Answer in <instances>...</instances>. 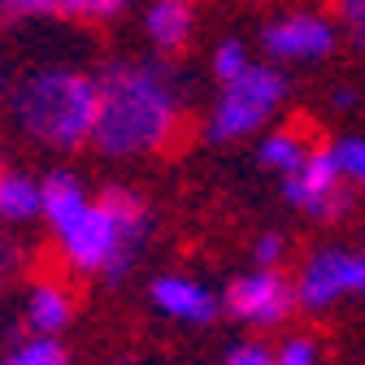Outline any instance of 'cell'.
<instances>
[{
	"mask_svg": "<svg viewBox=\"0 0 365 365\" xmlns=\"http://www.w3.org/2000/svg\"><path fill=\"white\" fill-rule=\"evenodd\" d=\"M226 365H279V361H274V348L269 344L240 339V344H231V352H226Z\"/></svg>",
	"mask_w": 365,
	"mask_h": 365,
	"instance_id": "obj_22",
	"label": "cell"
},
{
	"mask_svg": "<svg viewBox=\"0 0 365 365\" xmlns=\"http://www.w3.org/2000/svg\"><path fill=\"white\" fill-rule=\"evenodd\" d=\"M9 265H14V252H9L5 235H0V287H5V279H9Z\"/></svg>",
	"mask_w": 365,
	"mask_h": 365,
	"instance_id": "obj_24",
	"label": "cell"
},
{
	"mask_svg": "<svg viewBox=\"0 0 365 365\" xmlns=\"http://www.w3.org/2000/svg\"><path fill=\"white\" fill-rule=\"evenodd\" d=\"M39 182H43V226H48L53 240H57V235H66L70 226L91 209L96 196L87 192V182L74 170H48Z\"/></svg>",
	"mask_w": 365,
	"mask_h": 365,
	"instance_id": "obj_11",
	"label": "cell"
},
{
	"mask_svg": "<svg viewBox=\"0 0 365 365\" xmlns=\"http://www.w3.org/2000/svg\"><path fill=\"white\" fill-rule=\"evenodd\" d=\"M222 309L231 313V317H240L244 327L274 331V327H283L287 317L300 309L296 279H287L283 269H261V265H252L248 274H240V279L226 283Z\"/></svg>",
	"mask_w": 365,
	"mask_h": 365,
	"instance_id": "obj_5",
	"label": "cell"
},
{
	"mask_svg": "<svg viewBox=\"0 0 365 365\" xmlns=\"http://www.w3.org/2000/svg\"><path fill=\"white\" fill-rule=\"evenodd\" d=\"M66 18V0H0V26H26Z\"/></svg>",
	"mask_w": 365,
	"mask_h": 365,
	"instance_id": "obj_16",
	"label": "cell"
},
{
	"mask_svg": "<svg viewBox=\"0 0 365 365\" xmlns=\"http://www.w3.org/2000/svg\"><path fill=\"white\" fill-rule=\"evenodd\" d=\"M0 222L5 226H31L43 222V182L35 174L9 170L0 182Z\"/></svg>",
	"mask_w": 365,
	"mask_h": 365,
	"instance_id": "obj_13",
	"label": "cell"
},
{
	"mask_svg": "<svg viewBox=\"0 0 365 365\" xmlns=\"http://www.w3.org/2000/svg\"><path fill=\"white\" fill-rule=\"evenodd\" d=\"M153 226L157 217L144 192L126 187V182H109L70 231L57 235V252L74 274H96L105 283H122L140 265L153 240Z\"/></svg>",
	"mask_w": 365,
	"mask_h": 365,
	"instance_id": "obj_2",
	"label": "cell"
},
{
	"mask_svg": "<svg viewBox=\"0 0 365 365\" xmlns=\"http://www.w3.org/2000/svg\"><path fill=\"white\" fill-rule=\"evenodd\" d=\"M248 66H252V57H248V43L244 39H222L217 48H213V57H209V70H213L217 83H235Z\"/></svg>",
	"mask_w": 365,
	"mask_h": 365,
	"instance_id": "obj_17",
	"label": "cell"
},
{
	"mask_svg": "<svg viewBox=\"0 0 365 365\" xmlns=\"http://www.w3.org/2000/svg\"><path fill=\"white\" fill-rule=\"evenodd\" d=\"M252 265H261V269H279V261L287 257V240L279 235V231H261L257 240H252Z\"/></svg>",
	"mask_w": 365,
	"mask_h": 365,
	"instance_id": "obj_20",
	"label": "cell"
},
{
	"mask_svg": "<svg viewBox=\"0 0 365 365\" xmlns=\"http://www.w3.org/2000/svg\"><path fill=\"white\" fill-rule=\"evenodd\" d=\"M22 322L26 335H57L74 322V292L57 279H35L22 296Z\"/></svg>",
	"mask_w": 365,
	"mask_h": 365,
	"instance_id": "obj_10",
	"label": "cell"
},
{
	"mask_svg": "<svg viewBox=\"0 0 365 365\" xmlns=\"http://www.w3.org/2000/svg\"><path fill=\"white\" fill-rule=\"evenodd\" d=\"M339 14H344V26H348L352 43L365 48V0H339Z\"/></svg>",
	"mask_w": 365,
	"mask_h": 365,
	"instance_id": "obj_23",
	"label": "cell"
},
{
	"mask_svg": "<svg viewBox=\"0 0 365 365\" xmlns=\"http://www.w3.org/2000/svg\"><path fill=\"white\" fill-rule=\"evenodd\" d=\"M9 91H14V87H9V78H5V66H0V105H9Z\"/></svg>",
	"mask_w": 365,
	"mask_h": 365,
	"instance_id": "obj_26",
	"label": "cell"
},
{
	"mask_svg": "<svg viewBox=\"0 0 365 365\" xmlns=\"http://www.w3.org/2000/svg\"><path fill=\"white\" fill-rule=\"evenodd\" d=\"M365 296V252L352 248H317L296 274V300L304 313H327L331 304Z\"/></svg>",
	"mask_w": 365,
	"mask_h": 365,
	"instance_id": "obj_6",
	"label": "cell"
},
{
	"mask_svg": "<svg viewBox=\"0 0 365 365\" xmlns=\"http://www.w3.org/2000/svg\"><path fill=\"white\" fill-rule=\"evenodd\" d=\"M361 187H365V182H361Z\"/></svg>",
	"mask_w": 365,
	"mask_h": 365,
	"instance_id": "obj_29",
	"label": "cell"
},
{
	"mask_svg": "<svg viewBox=\"0 0 365 365\" xmlns=\"http://www.w3.org/2000/svg\"><path fill=\"white\" fill-rule=\"evenodd\" d=\"M113 365H140V361H135V356H118Z\"/></svg>",
	"mask_w": 365,
	"mask_h": 365,
	"instance_id": "obj_27",
	"label": "cell"
},
{
	"mask_svg": "<svg viewBox=\"0 0 365 365\" xmlns=\"http://www.w3.org/2000/svg\"><path fill=\"white\" fill-rule=\"evenodd\" d=\"M331 101H335V109H352V105H356V96H352V91H348V87H339V91H335V96H331Z\"/></svg>",
	"mask_w": 365,
	"mask_h": 365,
	"instance_id": "obj_25",
	"label": "cell"
},
{
	"mask_svg": "<svg viewBox=\"0 0 365 365\" xmlns=\"http://www.w3.org/2000/svg\"><path fill=\"white\" fill-rule=\"evenodd\" d=\"M0 365H74V361L57 335H26L22 344H14L0 356Z\"/></svg>",
	"mask_w": 365,
	"mask_h": 365,
	"instance_id": "obj_15",
	"label": "cell"
},
{
	"mask_svg": "<svg viewBox=\"0 0 365 365\" xmlns=\"http://www.w3.org/2000/svg\"><path fill=\"white\" fill-rule=\"evenodd\" d=\"M96 83H101V118L91 148L105 161L157 157L170 148L182 122L187 87L165 61L113 57L96 70Z\"/></svg>",
	"mask_w": 365,
	"mask_h": 365,
	"instance_id": "obj_1",
	"label": "cell"
},
{
	"mask_svg": "<svg viewBox=\"0 0 365 365\" xmlns=\"http://www.w3.org/2000/svg\"><path fill=\"white\" fill-rule=\"evenodd\" d=\"M335 26L322 14H287L261 31V48L274 66H300V61H322L335 53Z\"/></svg>",
	"mask_w": 365,
	"mask_h": 365,
	"instance_id": "obj_8",
	"label": "cell"
},
{
	"mask_svg": "<svg viewBox=\"0 0 365 365\" xmlns=\"http://www.w3.org/2000/svg\"><path fill=\"white\" fill-rule=\"evenodd\" d=\"M148 300L161 317L182 327H209L222 313V296H213L200 279H187V274H157L148 283Z\"/></svg>",
	"mask_w": 365,
	"mask_h": 365,
	"instance_id": "obj_9",
	"label": "cell"
},
{
	"mask_svg": "<svg viewBox=\"0 0 365 365\" xmlns=\"http://www.w3.org/2000/svg\"><path fill=\"white\" fill-rule=\"evenodd\" d=\"M274 361L279 365H317L322 356H317V344L309 335H292V339H283L274 348Z\"/></svg>",
	"mask_w": 365,
	"mask_h": 365,
	"instance_id": "obj_21",
	"label": "cell"
},
{
	"mask_svg": "<svg viewBox=\"0 0 365 365\" xmlns=\"http://www.w3.org/2000/svg\"><path fill=\"white\" fill-rule=\"evenodd\" d=\"M283 200L317 222H335L348 213V178L339 174L335 157H331V144L327 148H313L304 157L300 170H292L283 178Z\"/></svg>",
	"mask_w": 365,
	"mask_h": 365,
	"instance_id": "obj_7",
	"label": "cell"
},
{
	"mask_svg": "<svg viewBox=\"0 0 365 365\" xmlns=\"http://www.w3.org/2000/svg\"><path fill=\"white\" fill-rule=\"evenodd\" d=\"M9 118L31 144L48 153L91 148L101 118V83L74 66H39L9 91Z\"/></svg>",
	"mask_w": 365,
	"mask_h": 365,
	"instance_id": "obj_3",
	"label": "cell"
},
{
	"mask_svg": "<svg viewBox=\"0 0 365 365\" xmlns=\"http://www.w3.org/2000/svg\"><path fill=\"white\" fill-rule=\"evenodd\" d=\"M144 35L161 57L182 53L196 35V0H148Z\"/></svg>",
	"mask_w": 365,
	"mask_h": 365,
	"instance_id": "obj_12",
	"label": "cell"
},
{
	"mask_svg": "<svg viewBox=\"0 0 365 365\" xmlns=\"http://www.w3.org/2000/svg\"><path fill=\"white\" fill-rule=\"evenodd\" d=\"M331 157H335V165H339V174L348 182H365V140H361V135H344V140H335Z\"/></svg>",
	"mask_w": 365,
	"mask_h": 365,
	"instance_id": "obj_19",
	"label": "cell"
},
{
	"mask_svg": "<svg viewBox=\"0 0 365 365\" xmlns=\"http://www.w3.org/2000/svg\"><path fill=\"white\" fill-rule=\"evenodd\" d=\"M313 148H317V144H309V135H304L300 126H274V130L261 135L257 161H261V170H274V174L287 178L292 170L304 165V157H309Z\"/></svg>",
	"mask_w": 365,
	"mask_h": 365,
	"instance_id": "obj_14",
	"label": "cell"
},
{
	"mask_svg": "<svg viewBox=\"0 0 365 365\" xmlns=\"http://www.w3.org/2000/svg\"><path fill=\"white\" fill-rule=\"evenodd\" d=\"M287 101V74L274 61H252L235 83L217 87V101L205 118L209 144H240L248 135H261L274 113Z\"/></svg>",
	"mask_w": 365,
	"mask_h": 365,
	"instance_id": "obj_4",
	"label": "cell"
},
{
	"mask_svg": "<svg viewBox=\"0 0 365 365\" xmlns=\"http://www.w3.org/2000/svg\"><path fill=\"white\" fill-rule=\"evenodd\" d=\"M5 174H9V170H5V161H0V182H5Z\"/></svg>",
	"mask_w": 365,
	"mask_h": 365,
	"instance_id": "obj_28",
	"label": "cell"
},
{
	"mask_svg": "<svg viewBox=\"0 0 365 365\" xmlns=\"http://www.w3.org/2000/svg\"><path fill=\"white\" fill-rule=\"evenodd\" d=\"M130 0H66V18L70 22H91V26H101V22H113L126 14Z\"/></svg>",
	"mask_w": 365,
	"mask_h": 365,
	"instance_id": "obj_18",
	"label": "cell"
}]
</instances>
